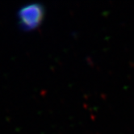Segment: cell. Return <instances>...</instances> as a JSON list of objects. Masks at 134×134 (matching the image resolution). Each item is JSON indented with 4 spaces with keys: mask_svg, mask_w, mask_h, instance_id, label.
<instances>
[{
    "mask_svg": "<svg viewBox=\"0 0 134 134\" xmlns=\"http://www.w3.org/2000/svg\"><path fill=\"white\" fill-rule=\"evenodd\" d=\"M42 9L36 5L24 7L20 12V17L24 26L32 28L39 24L42 19Z\"/></svg>",
    "mask_w": 134,
    "mask_h": 134,
    "instance_id": "cell-1",
    "label": "cell"
}]
</instances>
